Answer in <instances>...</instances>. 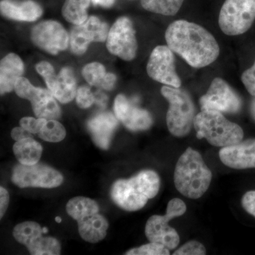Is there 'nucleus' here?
I'll return each mask as SVG.
<instances>
[{"label":"nucleus","instance_id":"f257e3e1","mask_svg":"<svg viewBox=\"0 0 255 255\" xmlns=\"http://www.w3.org/2000/svg\"><path fill=\"white\" fill-rule=\"evenodd\" d=\"M167 46L190 66L204 68L217 60L220 47L205 28L185 20L171 23L165 32Z\"/></svg>","mask_w":255,"mask_h":255},{"label":"nucleus","instance_id":"f03ea898","mask_svg":"<svg viewBox=\"0 0 255 255\" xmlns=\"http://www.w3.org/2000/svg\"><path fill=\"white\" fill-rule=\"evenodd\" d=\"M160 178L155 171L143 170L128 179H119L111 188V198L121 209L137 211L158 194Z\"/></svg>","mask_w":255,"mask_h":255},{"label":"nucleus","instance_id":"7ed1b4c3","mask_svg":"<svg viewBox=\"0 0 255 255\" xmlns=\"http://www.w3.org/2000/svg\"><path fill=\"white\" fill-rule=\"evenodd\" d=\"M212 172L198 151L188 147L180 156L174 173L176 189L183 196L191 199L201 197L208 190Z\"/></svg>","mask_w":255,"mask_h":255},{"label":"nucleus","instance_id":"20e7f679","mask_svg":"<svg viewBox=\"0 0 255 255\" xmlns=\"http://www.w3.org/2000/svg\"><path fill=\"white\" fill-rule=\"evenodd\" d=\"M194 127L196 137L206 138L216 147H228L243 140L244 132L238 124L228 120L216 110H204L196 115Z\"/></svg>","mask_w":255,"mask_h":255},{"label":"nucleus","instance_id":"39448f33","mask_svg":"<svg viewBox=\"0 0 255 255\" xmlns=\"http://www.w3.org/2000/svg\"><path fill=\"white\" fill-rule=\"evenodd\" d=\"M161 94L169 102L166 121L169 132L178 137L186 136L194 127L195 106L185 90L177 87H162Z\"/></svg>","mask_w":255,"mask_h":255},{"label":"nucleus","instance_id":"423d86ee","mask_svg":"<svg viewBox=\"0 0 255 255\" xmlns=\"http://www.w3.org/2000/svg\"><path fill=\"white\" fill-rule=\"evenodd\" d=\"M187 211V206L182 199L169 201L164 216L154 215L146 223L145 233L148 241L160 243L169 251L174 250L179 245V236L174 228L169 226V221L182 216Z\"/></svg>","mask_w":255,"mask_h":255},{"label":"nucleus","instance_id":"0eeeda50","mask_svg":"<svg viewBox=\"0 0 255 255\" xmlns=\"http://www.w3.org/2000/svg\"><path fill=\"white\" fill-rule=\"evenodd\" d=\"M255 20V0H226L219 16V27L228 36L248 31Z\"/></svg>","mask_w":255,"mask_h":255},{"label":"nucleus","instance_id":"6e6552de","mask_svg":"<svg viewBox=\"0 0 255 255\" xmlns=\"http://www.w3.org/2000/svg\"><path fill=\"white\" fill-rule=\"evenodd\" d=\"M38 223L26 221L19 223L13 230V236L18 243L27 248L33 255H58L61 245L58 240L52 237H43L47 231Z\"/></svg>","mask_w":255,"mask_h":255},{"label":"nucleus","instance_id":"1a4fd4ad","mask_svg":"<svg viewBox=\"0 0 255 255\" xmlns=\"http://www.w3.org/2000/svg\"><path fill=\"white\" fill-rule=\"evenodd\" d=\"M11 181L19 188L53 189L61 185L63 177L56 169L43 163L33 165L18 164L13 169Z\"/></svg>","mask_w":255,"mask_h":255},{"label":"nucleus","instance_id":"9d476101","mask_svg":"<svg viewBox=\"0 0 255 255\" xmlns=\"http://www.w3.org/2000/svg\"><path fill=\"white\" fill-rule=\"evenodd\" d=\"M14 91L18 97L31 102L37 118L47 120L60 119L61 110L49 90L34 87L27 79L21 77L15 85Z\"/></svg>","mask_w":255,"mask_h":255},{"label":"nucleus","instance_id":"9b49d317","mask_svg":"<svg viewBox=\"0 0 255 255\" xmlns=\"http://www.w3.org/2000/svg\"><path fill=\"white\" fill-rule=\"evenodd\" d=\"M107 49L121 59L130 61L136 56L137 42L131 20L119 18L112 26L107 39Z\"/></svg>","mask_w":255,"mask_h":255},{"label":"nucleus","instance_id":"f8f14e48","mask_svg":"<svg viewBox=\"0 0 255 255\" xmlns=\"http://www.w3.org/2000/svg\"><path fill=\"white\" fill-rule=\"evenodd\" d=\"M36 71L44 79L47 87L60 103L67 104L75 98L77 84L73 70L65 67L57 75L55 69L48 62L43 61L36 66Z\"/></svg>","mask_w":255,"mask_h":255},{"label":"nucleus","instance_id":"ddd939ff","mask_svg":"<svg viewBox=\"0 0 255 255\" xmlns=\"http://www.w3.org/2000/svg\"><path fill=\"white\" fill-rule=\"evenodd\" d=\"M201 111L216 110L221 113L236 114L241 110L239 96L222 78H216L209 90L199 100Z\"/></svg>","mask_w":255,"mask_h":255},{"label":"nucleus","instance_id":"4468645a","mask_svg":"<svg viewBox=\"0 0 255 255\" xmlns=\"http://www.w3.org/2000/svg\"><path fill=\"white\" fill-rule=\"evenodd\" d=\"M174 52L167 46L155 47L147 65V73L152 80L167 86L179 88L182 81L175 68Z\"/></svg>","mask_w":255,"mask_h":255},{"label":"nucleus","instance_id":"2eb2a0df","mask_svg":"<svg viewBox=\"0 0 255 255\" xmlns=\"http://www.w3.org/2000/svg\"><path fill=\"white\" fill-rule=\"evenodd\" d=\"M31 41L45 51L57 55L68 48L70 38L68 32L60 23L55 21H45L33 28Z\"/></svg>","mask_w":255,"mask_h":255},{"label":"nucleus","instance_id":"dca6fc26","mask_svg":"<svg viewBox=\"0 0 255 255\" xmlns=\"http://www.w3.org/2000/svg\"><path fill=\"white\" fill-rule=\"evenodd\" d=\"M109 26L96 16H90L85 22L75 25L70 36V44L75 54L85 53L92 42H105L109 34Z\"/></svg>","mask_w":255,"mask_h":255},{"label":"nucleus","instance_id":"f3484780","mask_svg":"<svg viewBox=\"0 0 255 255\" xmlns=\"http://www.w3.org/2000/svg\"><path fill=\"white\" fill-rule=\"evenodd\" d=\"M114 110L117 119L132 131L147 130L153 123L152 116L147 110L137 107L124 95L116 97Z\"/></svg>","mask_w":255,"mask_h":255},{"label":"nucleus","instance_id":"a211bd4d","mask_svg":"<svg viewBox=\"0 0 255 255\" xmlns=\"http://www.w3.org/2000/svg\"><path fill=\"white\" fill-rule=\"evenodd\" d=\"M219 157L221 162L231 168H255V139L223 147Z\"/></svg>","mask_w":255,"mask_h":255},{"label":"nucleus","instance_id":"6ab92c4d","mask_svg":"<svg viewBox=\"0 0 255 255\" xmlns=\"http://www.w3.org/2000/svg\"><path fill=\"white\" fill-rule=\"evenodd\" d=\"M118 119L110 112H103L92 117L87 122V128L95 145L102 150H108L117 127Z\"/></svg>","mask_w":255,"mask_h":255},{"label":"nucleus","instance_id":"aec40b11","mask_svg":"<svg viewBox=\"0 0 255 255\" xmlns=\"http://www.w3.org/2000/svg\"><path fill=\"white\" fill-rule=\"evenodd\" d=\"M1 14L5 17L16 21H36L43 14V9L36 1L25 0L22 1L1 0L0 2Z\"/></svg>","mask_w":255,"mask_h":255},{"label":"nucleus","instance_id":"412c9836","mask_svg":"<svg viewBox=\"0 0 255 255\" xmlns=\"http://www.w3.org/2000/svg\"><path fill=\"white\" fill-rule=\"evenodd\" d=\"M24 65L22 60L14 53H9L0 63V92L1 95L14 90L18 79L22 77Z\"/></svg>","mask_w":255,"mask_h":255},{"label":"nucleus","instance_id":"4be33fe9","mask_svg":"<svg viewBox=\"0 0 255 255\" xmlns=\"http://www.w3.org/2000/svg\"><path fill=\"white\" fill-rule=\"evenodd\" d=\"M78 231L82 239L90 243H97L105 239L109 223L102 215H91L78 221Z\"/></svg>","mask_w":255,"mask_h":255},{"label":"nucleus","instance_id":"5701e85b","mask_svg":"<svg viewBox=\"0 0 255 255\" xmlns=\"http://www.w3.org/2000/svg\"><path fill=\"white\" fill-rule=\"evenodd\" d=\"M13 151L20 164L33 165L39 162L43 147L41 143L37 142L33 137H27L15 142Z\"/></svg>","mask_w":255,"mask_h":255},{"label":"nucleus","instance_id":"b1692460","mask_svg":"<svg viewBox=\"0 0 255 255\" xmlns=\"http://www.w3.org/2000/svg\"><path fill=\"white\" fill-rule=\"evenodd\" d=\"M66 211L69 216L79 221L84 218L97 214L100 207L95 201L85 196H77L68 201Z\"/></svg>","mask_w":255,"mask_h":255},{"label":"nucleus","instance_id":"393cba45","mask_svg":"<svg viewBox=\"0 0 255 255\" xmlns=\"http://www.w3.org/2000/svg\"><path fill=\"white\" fill-rule=\"evenodd\" d=\"M90 0H65L62 14L68 22L75 25L81 24L87 19V9Z\"/></svg>","mask_w":255,"mask_h":255},{"label":"nucleus","instance_id":"a878e982","mask_svg":"<svg viewBox=\"0 0 255 255\" xmlns=\"http://www.w3.org/2000/svg\"><path fill=\"white\" fill-rule=\"evenodd\" d=\"M184 1V0H140L144 9L164 16L177 14Z\"/></svg>","mask_w":255,"mask_h":255},{"label":"nucleus","instance_id":"bb28decb","mask_svg":"<svg viewBox=\"0 0 255 255\" xmlns=\"http://www.w3.org/2000/svg\"><path fill=\"white\" fill-rule=\"evenodd\" d=\"M38 135L45 141L58 142L66 136V130L60 122L52 119L46 121Z\"/></svg>","mask_w":255,"mask_h":255},{"label":"nucleus","instance_id":"cd10ccee","mask_svg":"<svg viewBox=\"0 0 255 255\" xmlns=\"http://www.w3.org/2000/svg\"><path fill=\"white\" fill-rule=\"evenodd\" d=\"M106 69L102 64L92 63L87 64L82 70V75L92 86L101 87L107 75Z\"/></svg>","mask_w":255,"mask_h":255},{"label":"nucleus","instance_id":"c85d7f7f","mask_svg":"<svg viewBox=\"0 0 255 255\" xmlns=\"http://www.w3.org/2000/svg\"><path fill=\"white\" fill-rule=\"evenodd\" d=\"M127 255H169V250L160 243L150 242L139 248H132L126 253Z\"/></svg>","mask_w":255,"mask_h":255},{"label":"nucleus","instance_id":"c756f323","mask_svg":"<svg viewBox=\"0 0 255 255\" xmlns=\"http://www.w3.org/2000/svg\"><path fill=\"white\" fill-rule=\"evenodd\" d=\"M206 254L205 247L199 242L195 241L188 242L173 253V255H204Z\"/></svg>","mask_w":255,"mask_h":255},{"label":"nucleus","instance_id":"7c9ffc66","mask_svg":"<svg viewBox=\"0 0 255 255\" xmlns=\"http://www.w3.org/2000/svg\"><path fill=\"white\" fill-rule=\"evenodd\" d=\"M77 105L81 109H87L91 107L95 102V95L92 94L89 87H80L77 90L76 96Z\"/></svg>","mask_w":255,"mask_h":255},{"label":"nucleus","instance_id":"2f4dec72","mask_svg":"<svg viewBox=\"0 0 255 255\" xmlns=\"http://www.w3.org/2000/svg\"><path fill=\"white\" fill-rule=\"evenodd\" d=\"M47 119H35L33 117H23L20 120V127H23L32 134H38L42 127L44 126Z\"/></svg>","mask_w":255,"mask_h":255},{"label":"nucleus","instance_id":"473e14b6","mask_svg":"<svg viewBox=\"0 0 255 255\" xmlns=\"http://www.w3.org/2000/svg\"><path fill=\"white\" fill-rule=\"evenodd\" d=\"M241 80L248 92L255 97V61L251 68L243 73Z\"/></svg>","mask_w":255,"mask_h":255},{"label":"nucleus","instance_id":"72a5a7b5","mask_svg":"<svg viewBox=\"0 0 255 255\" xmlns=\"http://www.w3.org/2000/svg\"><path fill=\"white\" fill-rule=\"evenodd\" d=\"M243 209L248 214L255 217V191H250L245 194L241 201Z\"/></svg>","mask_w":255,"mask_h":255},{"label":"nucleus","instance_id":"f704fd0d","mask_svg":"<svg viewBox=\"0 0 255 255\" xmlns=\"http://www.w3.org/2000/svg\"><path fill=\"white\" fill-rule=\"evenodd\" d=\"M9 195L8 191L3 188L0 187V218H2L7 210L9 205Z\"/></svg>","mask_w":255,"mask_h":255},{"label":"nucleus","instance_id":"c9c22d12","mask_svg":"<svg viewBox=\"0 0 255 255\" xmlns=\"http://www.w3.org/2000/svg\"><path fill=\"white\" fill-rule=\"evenodd\" d=\"M31 132H28L23 127H15L11 132V136L16 141L22 140V139L32 137Z\"/></svg>","mask_w":255,"mask_h":255},{"label":"nucleus","instance_id":"e433bc0d","mask_svg":"<svg viewBox=\"0 0 255 255\" xmlns=\"http://www.w3.org/2000/svg\"><path fill=\"white\" fill-rule=\"evenodd\" d=\"M116 81H117V77L115 75L112 73H107L105 80L102 82L101 88L106 90H112L115 85Z\"/></svg>","mask_w":255,"mask_h":255},{"label":"nucleus","instance_id":"4c0bfd02","mask_svg":"<svg viewBox=\"0 0 255 255\" xmlns=\"http://www.w3.org/2000/svg\"><path fill=\"white\" fill-rule=\"evenodd\" d=\"M92 2L95 5H100L102 7H111L115 2V0H92Z\"/></svg>","mask_w":255,"mask_h":255},{"label":"nucleus","instance_id":"58836bf2","mask_svg":"<svg viewBox=\"0 0 255 255\" xmlns=\"http://www.w3.org/2000/svg\"><path fill=\"white\" fill-rule=\"evenodd\" d=\"M106 100H107V97H106V95H102V93L97 94V97H95V101H97L98 105L105 106L106 104Z\"/></svg>","mask_w":255,"mask_h":255},{"label":"nucleus","instance_id":"ea45409f","mask_svg":"<svg viewBox=\"0 0 255 255\" xmlns=\"http://www.w3.org/2000/svg\"><path fill=\"white\" fill-rule=\"evenodd\" d=\"M251 114L253 119L255 121V98L253 100L251 104Z\"/></svg>","mask_w":255,"mask_h":255}]
</instances>
